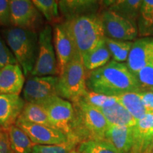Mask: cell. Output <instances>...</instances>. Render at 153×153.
<instances>
[{
  "label": "cell",
  "mask_w": 153,
  "mask_h": 153,
  "mask_svg": "<svg viewBox=\"0 0 153 153\" xmlns=\"http://www.w3.org/2000/svg\"><path fill=\"white\" fill-rule=\"evenodd\" d=\"M11 148L13 153H31L34 143L26 133L16 125L8 129Z\"/></svg>",
  "instance_id": "cell-22"
},
{
  "label": "cell",
  "mask_w": 153,
  "mask_h": 153,
  "mask_svg": "<svg viewBox=\"0 0 153 153\" xmlns=\"http://www.w3.org/2000/svg\"><path fill=\"white\" fill-rule=\"evenodd\" d=\"M79 143L72 140H69L66 143L59 145H36L31 153H71L75 151Z\"/></svg>",
  "instance_id": "cell-29"
},
{
  "label": "cell",
  "mask_w": 153,
  "mask_h": 153,
  "mask_svg": "<svg viewBox=\"0 0 153 153\" xmlns=\"http://www.w3.org/2000/svg\"><path fill=\"white\" fill-rule=\"evenodd\" d=\"M33 2L45 20L56 22L60 18L58 1L55 0H33ZM56 24V23H55Z\"/></svg>",
  "instance_id": "cell-28"
},
{
  "label": "cell",
  "mask_w": 153,
  "mask_h": 153,
  "mask_svg": "<svg viewBox=\"0 0 153 153\" xmlns=\"http://www.w3.org/2000/svg\"><path fill=\"white\" fill-rule=\"evenodd\" d=\"M152 153H153V150H152Z\"/></svg>",
  "instance_id": "cell-37"
},
{
  "label": "cell",
  "mask_w": 153,
  "mask_h": 153,
  "mask_svg": "<svg viewBox=\"0 0 153 153\" xmlns=\"http://www.w3.org/2000/svg\"><path fill=\"white\" fill-rule=\"evenodd\" d=\"M59 75L56 54L53 43V29L45 25L38 33V51L36 62L30 76Z\"/></svg>",
  "instance_id": "cell-6"
},
{
  "label": "cell",
  "mask_w": 153,
  "mask_h": 153,
  "mask_svg": "<svg viewBox=\"0 0 153 153\" xmlns=\"http://www.w3.org/2000/svg\"><path fill=\"white\" fill-rule=\"evenodd\" d=\"M153 61V37H143L133 41L126 65L136 76L141 69Z\"/></svg>",
  "instance_id": "cell-14"
},
{
  "label": "cell",
  "mask_w": 153,
  "mask_h": 153,
  "mask_svg": "<svg viewBox=\"0 0 153 153\" xmlns=\"http://www.w3.org/2000/svg\"><path fill=\"white\" fill-rule=\"evenodd\" d=\"M71 153H78V152H76V151H73V152H72Z\"/></svg>",
  "instance_id": "cell-36"
},
{
  "label": "cell",
  "mask_w": 153,
  "mask_h": 153,
  "mask_svg": "<svg viewBox=\"0 0 153 153\" xmlns=\"http://www.w3.org/2000/svg\"><path fill=\"white\" fill-rule=\"evenodd\" d=\"M26 104L19 95L0 94V129L15 125Z\"/></svg>",
  "instance_id": "cell-15"
},
{
  "label": "cell",
  "mask_w": 153,
  "mask_h": 153,
  "mask_svg": "<svg viewBox=\"0 0 153 153\" xmlns=\"http://www.w3.org/2000/svg\"><path fill=\"white\" fill-rule=\"evenodd\" d=\"M76 151L78 153H123L106 140L81 143Z\"/></svg>",
  "instance_id": "cell-27"
},
{
  "label": "cell",
  "mask_w": 153,
  "mask_h": 153,
  "mask_svg": "<svg viewBox=\"0 0 153 153\" xmlns=\"http://www.w3.org/2000/svg\"><path fill=\"white\" fill-rule=\"evenodd\" d=\"M100 1L94 0H62L58 1L59 11L63 22L75 17L97 14Z\"/></svg>",
  "instance_id": "cell-17"
},
{
  "label": "cell",
  "mask_w": 153,
  "mask_h": 153,
  "mask_svg": "<svg viewBox=\"0 0 153 153\" xmlns=\"http://www.w3.org/2000/svg\"><path fill=\"white\" fill-rule=\"evenodd\" d=\"M0 69H1V68H0Z\"/></svg>",
  "instance_id": "cell-38"
},
{
  "label": "cell",
  "mask_w": 153,
  "mask_h": 153,
  "mask_svg": "<svg viewBox=\"0 0 153 153\" xmlns=\"http://www.w3.org/2000/svg\"><path fill=\"white\" fill-rule=\"evenodd\" d=\"M140 96L147 113L153 112V91H140Z\"/></svg>",
  "instance_id": "cell-35"
},
{
  "label": "cell",
  "mask_w": 153,
  "mask_h": 153,
  "mask_svg": "<svg viewBox=\"0 0 153 153\" xmlns=\"http://www.w3.org/2000/svg\"><path fill=\"white\" fill-rule=\"evenodd\" d=\"M11 22L14 27L37 32L43 28V15L30 0L10 1Z\"/></svg>",
  "instance_id": "cell-8"
},
{
  "label": "cell",
  "mask_w": 153,
  "mask_h": 153,
  "mask_svg": "<svg viewBox=\"0 0 153 153\" xmlns=\"http://www.w3.org/2000/svg\"><path fill=\"white\" fill-rule=\"evenodd\" d=\"M116 97L118 102L137 120L147 114L140 96V91L126 93Z\"/></svg>",
  "instance_id": "cell-24"
},
{
  "label": "cell",
  "mask_w": 153,
  "mask_h": 153,
  "mask_svg": "<svg viewBox=\"0 0 153 153\" xmlns=\"http://www.w3.org/2000/svg\"><path fill=\"white\" fill-rule=\"evenodd\" d=\"M0 153H13L8 130L0 129Z\"/></svg>",
  "instance_id": "cell-34"
},
{
  "label": "cell",
  "mask_w": 153,
  "mask_h": 153,
  "mask_svg": "<svg viewBox=\"0 0 153 153\" xmlns=\"http://www.w3.org/2000/svg\"><path fill=\"white\" fill-rule=\"evenodd\" d=\"M137 22L138 36L142 37H152L153 0H143Z\"/></svg>",
  "instance_id": "cell-23"
},
{
  "label": "cell",
  "mask_w": 153,
  "mask_h": 153,
  "mask_svg": "<svg viewBox=\"0 0 153 153\" xmlns=\"http://www.w3.org/2000/svg\"><path fill=\"white\" fill-rule=\"evenodd\" d=\"M7 45L25 76H29L35 66L38 51V33L30 30L11 27L4 30Z\"/></svg>",
  "instance_id": "cell-4"
},
{
  "label": "cell",
  "mask_w": 153,
  "mask_h": 153,
  "mask_svg": "<svg viewBox=\"0 0 153 153\" xmlns=\"http://www.w3.org/2000/svg\"><path fill=\"white\" fill-rule=\"evenodd\" d=\"M99 111L102 113L110 125L134 127L137 123V120L118 102V101L112 106L101 108Z\"/></svg>",
  "instance_id": "cell-21"
},
{
  "label": "cell",
  "mask_w": 153,
  "mask_h": 153,
  "mask_svg": "<svg viewBox=\"0 0 153 153\" xmlns=\"http://www.w3.org/2000/svg\"><path fill=\"white\" fill-rule=\"evenodd\" d=\"M62 23L82 58L105 38L100 14L85 15Z\"/></svg>",
  "instance_id": "cell-3"
},
{
  "label": "cell",
  "mask_w": 153,
  "mask_h": 153,
  "mask_svg": "<svg viewBox=\"0 0 153 153\" xmlns=\"http://www.w3.org/2000/svg\"><path fill=\"white\" fill-rule=\"evenodd\" d=\"M111 57L104 38L97 46L86 53L82 59L86 70L89 72L104 66L110 62Z\"/></svg>",
  "instance_id": "cell-20"
},
{
  "label": "cell",
  "mask_w": 153,
  "mask_h": 153,
  "mask_svg": "<svg viewBox=\"0 0 153 153\" xmlns=\"http://www.w3.org/2000/svg\"><path fill=\"white\" fill-rule=\"evenodd\" d=\"M24 72L19 65H8L0 69V94L19 95L24 89Z\"/></svg>",
  "instance_id": "cell-16"
},
{
  "label": "cell",
  "mask_w": 153,
  "mask_h": 153,
  "mask_svg": "<svg viewBox=\"0 0 153 153\" xmlns=\"http://www.w3.org/2000/svg\"><path fill=\"white\" fill-rule=\"evenodd\" d=\"M72 104L74 119L69 140L79 144L86 141L104 140L109 123L102 113L82 99Z\"/></svg>",
  "instance_id": "cell-2"
},
{
  "label": "cell",
  "mask_w": 153,
  "mask_h": 153,
  "mask_svg": "<svg viewBox=\"0 0 153 153\" xmlns=\"http://www.w3.org/2000/svg\"><path fill=\"white\" fill-rule=\"evenodd\" d=\"M88 91L109 97L141 91L136 76L126 63L111 60L104 66L87 73Z\"/></svg>",
  "instance_id": "cell-1"
},
{
  "label": "cell",
  "mask_w": 153,
  "mask_h": 153,
  "mask_svg": "<svg viewBox=\"0 0 153 153\" xmlns=\"http://www.w3.org/2000/svg\"><path fill=\"white\" fill-rule=\"evenodd\" d=\"M82 99L87 104L99 110L109 107L118 102L116 97H109L89 91H88Z\"/></svg>",
  "instance_id": "cell-30"
},
{
  "label": "cell",
  "mask_w": 153,
  "mask_h": 153,
  "mask_svg": "<svg viewBox=\"0 0 153 153\" xmlns=\"http://www.w3.org/2000/svg\"><path fill=\"white\" fill-rule=\"evenodd\" d=\"M134 127L110 125L105 140L123 153H129L133 143Z\"/></svg>",
  "instance_id": "cell-18"
},
{
  "label": "cell",
  "mask_w": 153,
  "mask_h": 153,
  "mask_svg": "<svg viewBox=\"0 0 153 153\" xmlns=\"http://www.w3.org/2000/svg\"><path fill=\"white\" fill-rule=\"evenodd\" d=\"M141 91H153V61L141 69L136 74Z\"/></svg>",
  "instance_id": "cell-31"
},
{
  "label": "cell",
  "mask_w": 153,
  "mask_h": 153,
  "mask_svg": "<svg viewBox=\"0 0 153 153\" xmlns=\"http://www.w3.org/2000/svg\"><path fill=\"white\" fill-rule=\"evenodd\" d=\"M58 76H28L23 89L24 100L28 103H38L57 96Z\"/></svg>",
  "instance_id": "cell-10"
},
{
  "label": "cell",
  "mask_w": 153,
  "mask_h": 153,
  "mask_svg": "<svg viewBox=\"0 0 153 153\" xmlns=\"http://www.w3.org/2000/svg\"><path fill=\"white\" fill-rule=\"evenodd\" d=\"M44 108L53 128L71 136L74 119V107L72 102L58 96H53L38 103Z\"/></svg>",
  "instance_id": "cell-7"
},
{
  "label": "cell",
  "mask_w": 153,
  "mask_h": 153,
  "mask_svg": "<svg viewBox=\"0 0 153 153\" xmlns=\"http://www.w3.org/2000/svg\"><path fill=\"white\" fill-rule=\"evenodd\" d=\"M53 32L54 48L60 74L67 65L79 54L76 51L74 42L62 22L55 24Z\"/></svg>",
  "instance_id": "cell-12"
},
{
  "label": "cell",
  "mask_w": 153,
  "mask_h": 153,
  "mask_svg": "<svg viewBox=\"0 0 153 153\" xmlns=\"http://www.w3.org/2000/svg\"><path fill=\"white\" fill-rule=\"evenodd\" d=\"M153 150V112L145 114L134 126L133 143L129 153H152Z\"/></svg>",
  "instance_id": "cell-13"
},
{
  "label": "cell",
  "mask_w": 153,
  "mask_h": 153,
  "mask_svg": "<svg viewBox=\"0 0 153 153\" xmlns=\"http://www.w3.org/2000/svg\"><path fill=\"white\" fill-rule=\"evenodd\" d=\"M106 38L125 41H133L138 36L137 26L116 13L105 9L100 14Z\"/></svg>",
  "instance_id": "cell-9"
},
{
  "label": "cell",
  "mask_w": 153,
  "mask_h": 153,
  "mask_svg": "<svg viewBox=\"0 0 153 153\" xmlns=\"http://www.w3.org/2000/svg\"><path fill=\"white\" fill-rule=\"evenodd\" d=\"M8 65H19V63L0 34V68Z\"/></svg>",
  "instance_id": "cell-32"
},
{
  "label": "cell",
  "mask_w": 153,
  "mask_h": 153,
  "mask_svg": "<svg viewBox=\"0 0 153 153\" xmlns=\"http://www.w3.org/2000/svg\"><path fill=\"white\" fill-rule=\"evenodd\" d=\"M15 125L23 130L35 145H59L68 140L65 134L55 128L29 123L20 118Z\"/></svg>",
  "instance_id": "cell-11"
},
{
  "label": "cell",
  "mask_w": 153,
  "mask_h": 153,
  "mask_svg": "<svg viewBox=\"0 0 153 153\" xmlns=\"http://www.w3.org/2000/svg\"><path fill=\"white\" fill-rule=\"evenodd\" d=\"M86 70L80 55H76L58 75L57 94L72 103L81 99L88 91Z\"/></svg>",
  "instance_id": "cell-5"
},
{
  "label": "cell",
  "mask_w": 153,
  "mask_h": 153,
  "mask_svg": "<svg viewBox=\"0 0 153 153\" xmlns=\"http://www.w3.org/2000/svg\"><path fill=\"white\" fill-rule=\"evenodd\" d=\"M11 25L10 1L0 0V26Z\"/></svg>",
  "instance_id": "cell-33"
},
{
  "label": "cell",
  "mask_w": 153,
  "mask_h": 153,
  "mask_svg": "<svg viewBox=\"0 0 153 153\" xmlns=\"http://www.w3.org/2000/svg\"><path fill=\"white\" fill-rule=\"evenodd\" d=\"M105 42L113 60L120 63L127 61L133 41H120L105 37Z\"/></svg>",
  "instance_id": "cell-26"
},
{
  "label": "cell",
  "mask_w": 153,
  "mask_h": 153,
  "mask_svg": "<svg viewBox=\"0 0 153 153\" xmlns=\"http://www.w3.org/2000/svg\"><path fill=\"white\" fill-rule=\"evenodd\" d=\"M102 2L101 4L105 5L106 9L136 24L140 16L143 0H117L104 1Z\"/></svg>",
  "instance_id": "cell-19"
},
{
  "label": "cell",
  "mask_w": 153,
  "mask_h": 153,
  "mask_svg": "<svg viewBox=\"0 0 153 153\" xmlns=\"http://www.w3.org/2000/svg\"><path fill=\"white\" fill-rule=\"evenodd\" d=\"M19 118L29 123L53 127L45 111L36 103L26 102Z\"/></svg>",
  "instance_id": "cell-25"
}]
</instances>
